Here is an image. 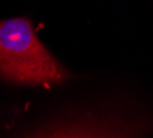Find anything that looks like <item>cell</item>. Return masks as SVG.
<instances>
[{
	"instance_id": "6da1fadb",
	"label": "cell",
	"mask_w": 153,
	"mask_h": 138,
	"mask_svg": "<svg viewBox=\"0 0 153 138\" xmlns=\"http://www.w3.org/2000/svg\"><path fill=\"white\" fill-rule=\"evenodd\" d=\"M0 76L15 83L44 86L68 79L25 18L0 21Z\"/></svg>"
}]
</instances>
